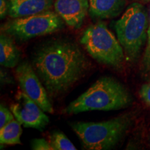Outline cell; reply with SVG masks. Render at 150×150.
Here are the masks:
<instances>
[{"label":"cell","mask_w":150,"mask_h":150,"mask_svg":"<svg viewBox=\"0 0 150 150\" xmlns=\"http://www.w3.org/2000/svg\"><path fill=\"white\" fill-rule=\"evenodd\" d=\"M32 65L49 96L56 97L85 76L91 62L76 43L55 40L37 50Z\"/></svg>","instance_id":"6da1fadb"},{"label":"cell","mask_w":150,"mask_h":150,"mask_svg":"<svg viewBox=\"0 0 150 150\" xmlns=\"http://www.w3.org/2000/svg\"><path fill=\"white\" fill-rule=\"evenodd\" d=\"M133 98L121 82L111 76H102L65 108L66 114L92 110H116L127 108Z\"/></svg>","instance_id":"7a4b0ae2"},{"label":"cell","mask_w":150,"mask_h":150,"mask_svg":"<svg viewBox=\"0 0 150 150\" xmlns=\"http://www.w3.org/2000/svg\"><path fill=\"white\" fill-rule=\"evenodd\" d=\"M134 122L131 113H126L99 122H74L70 125L89 150L111 149L121 141Z\"/></svg>","instance_id":"3957f363"},{"label":"cell","mask_w":150,"mask_h":150,"mask_svg":"<svg viewBox=\"0 0 150 150\" xmlns=\"http://www.w3.org/2000/svg\"><path fill=\"white\" fill-rule=\"evenodd\" d=\"M149 13L141 3L134 1L129 6L114 24L125 58L130 63L139 59L147 38Z\"/></svg>","instance_id":"277c9868"},{"label":"cell","mask_w":150,"mask_h":150,"mask_svg":"<svg viewBox=\"0 0 150 150\" xmlns=\"http://www.w3.org/2000/svg\"><path fill=\"white\" fill-rule=\"evenodd\" d=\"M89 55L99 63L119 68L125 54L121 44L103 22L92 24L85 30L80 39Z\"/></svg>","instance_id":"5b68a950"},{"label":"cell","mask_w":150,"mask_h":150,"mask_svg":"<svg viewBox=\"0 0 150 150\" xmlns=\"http://www.w3.org/2000/svg\"><path fill=\"white\" fill-rule=\"evenodd\" d=\"M63 20L56 11H47L32 16L13 18L1 26V31L13 38L25 42L33 38L59 31Z\"/></svg>","instance_id":"8992f818"},{"label":"cell","mask_w":150,"mask_h":150,"mask_svg":"<svg viewBox=\"0 0 150 150\" xmlns=\"http://www.w3.org/2000/svg\"><path fill=\"white\" fill-rule=\"evenodd\" d=\"M16 76L22 91L33 99L45 112H54L45 88L35 72L33 65L24 61L16 67Z\"/></svg>","instance_id":"52a82bcc"},{"label":"cell","mask_w":150,"mask_h":150,"mask_svg":"<svg viewBox=\"0 0 150 150\" xmlns=\"http://www.w3.org/2000/svg\"><path fill=\"white\" fill-rule=\"evenodd\" d=\"M10 109L17 120L28 128L42 131L50 122L44 110L22 91L17 93Z\"/></svg>","instance_id":"ba28073f"},{"label":"cell","mask_w":150,"mask_h":150,"mask_svg":"<svg viewBox=\"0 0 150 150\" xmlns=\"http://www.w3.org/2000/svg\"><path fill=\"white\" fill-rule=\"evenodd\" d=\"M54 10L65 23L73 29L82 26L89 11L88 0H54Z\"/></svg>","instance_id":"9c48e42d"},{"label":"cell","mask_w":150,"mask_h":150,"mask_svg":"<svg viewBox=\"0 0 150 150\" xmlns=\"http://www.w3.org/2000/svg\"><path fill=\"white\" fill-rule=\"evenodd\" d=\"M54 0H10L8 15L11 18L32 16L50 11Z\"/></svg>","instance_id":"30bf717a"},{"label":"cell","mask_w":150,"mask_h":150,"mask_svg":"<svg viewBox=\"0 0 150 150\" xmlns=\"http://www.w3.org/2000/svg\"><path fill=\"white\" fill-rule=\"evenodd\" d=\"M89 13L93 18L110 19L119 16L125 9L126 0H88Z\"/></svg>","instance_id":"8fae6325"},{"label":"cell","mask_w":150,"mask_h":150,"mask_svg":"<svg viewBox=\"0 0 150 150\" xmlns=\"http://www.w3.org/2000/svg\"><path fill=\"white\" fill-rule=\"evenodd\" d=\"M20 52L13 38L4 33L0 35V63L6 67L13 68L20 61Z\"/></svg>","instance_id":"7c38bea8"},{"label":"cell","mask_w":150,"mask_h":150,"mask_svg":"<svg viewBox=\"0 0 150 150\" xmlns=\"http://www.w3.org/2000/svg\"><path fill=\"white\" fill-rule=\"evenodd\" d=\"M21 125L16 119H14L3 128L0 129V142L1 145H13L21 143Z\"/></svg>","instance_id":"4fadbf2b"},{"label":"cell","mask_w":150,"mask_h":150,"mask_svg":"<svg viewBox=\"0 0 150 150\" xmlns=\"http://www.w3.org/2000/svg\"><path fill=\"white\" fill-rule=\"evenodd\" d=\"M49 142L52 150H76V148L67 138V137L60 131H54L49 136Z\"/></svg>","instance_id":"5bb4252c"},{"label":"cell","mask_w":150,"mask_h":150,"mask_svg":"<svg viewBox=\"0 0 150 150\" xmlns=\"http://www.w3.org/2000/svg\"><path fill=\"white\" fill-rule=\"evenodd\" d=\"M140 70L143 74H147L150 72V6L149 9V27L147 29V38L145 50L144 51L141 61Z\"/></svg>","instance_id":"9a60e30c"},{"label":"cell","mask_w":150,"mask_h":150,"mask_svg":"<svg viewBox=\"0 0 150 150\" xmlns=\"http://www.w3.org/2000/svg\"><path fill=\"white\" fill-rule=\"evenodd\" d=\"M14 115L11 110H9L3 104L0 106V129L3 128L7 124L14 120Z\"/></svg>","instance_id":"2e32d148"},{"label":"cell","mask_w":150,"mask_h":150,"mask_svg":"<svg viewBox=\"0 0 150 150\" xmlns=\"http://www.w3.org/2000/svg\"><path fill=\"white\" fill-rule=\"evenodd\" d=\"M31 147L33 150H52L49 140L44 138H36L31 140Z\"/></svg>","instance_id":"e0dca14e"},{"label":"cell","mask_w":150,"mask_h":150,"mask_svg":"<svg viewBox=\"0 0 150 150\" xmlns=\"http://www.w3.org/2000/svg\"><path fill=\"white\" fill-rule=\"evenodd\" d=\"M139 95L143 102L150 106V82L143 84L140 88Z\"/></svg>","instance_id":"ac0fdd59"},{"label":"cell","mask_w":150,"mask_h":150,"mask_svg":"<svg viewBox=\"0 0 150 150\" xmlns=\"http://www.w3.org/2000/svg\"><path fill=\"white\" fill-rule=\"evenodd\" d=\"M10 8V1L0 0V18L4 19L8 14Z\"/></svg>","instance_id":"d6986e66"},{"label":"cell","mask_w":150,"mask_h":150,"mask_svg":"<svg viewBox=\"0 0 150 150\" xmlns=\"http://www.w3.org/2000/svg\"><path fill=\"white\" fill-rule=\"evenodd\" d=\"M136 2H139V3H147L150 2V0H134Z\"/></svg>","instance_id":"ffe728a7"},{"label":"cell","mask_w":150,"mask_h":150,"mask_svg":"<svg viewBox=\"0 0 150 150\" xmlns=\"http://www.w3.org/2000/svg\"><path fill=\"white\" fill-rule=\"evenodd\" d=\"M149 144H150V136H149Z\"/></svg>","instance_id":"44dd1931"}]
</instances>
